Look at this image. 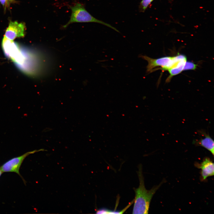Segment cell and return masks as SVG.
Here are the masks:
<instances>
[{
	"label": "cell",
	"instance_id": "11",
	"mask_svg": "<svg viewBox=\"0 0 214 214\" xmlns=\"http://www.w3.org/2000/svg\"><path fill=\"white\" fill-rule=\"evenodd\" d=\"M197 65L194 62L190 61H186L185 62L183 70H195Z\"/></svg>",
	"mask_w": 214,
	"mask_h": 214
},
{
	"label": "cell",
	"instance_id": "13",
	"mask_svg": "<svg viewBox=\"0 0 214 214\" xmlns=\"http://www.w3.org/2000/svg\"><path fill=\"white\" fill-rule=\"evenodd\" d=\"M2 173H3V172H2L1 171V170H0V176L1 175V174H2Z\"/></svg>",
	"mask_w": 214,
	"mask_h": 214
},
{
	"label": "cell",
	"instance_id": "8",
	"mask_svg": "<svg viewBox=\"0 0 214 214\" xmlns=\"http://www.w3.org/2000/svg\"><path fill=\"white\" fill-rule=\"evenodd\" d=\"M186 62H183L176 67L170 69L168 70L169 73V75L167 79V81H169L173 76L179 74L183 70Z\"/></svg>",
	"mask_w": 214,
	"mask_h": 214
},
{
	"label": "cell",
	"instance_id": "12",
	"mask_svg": "<svg viewBox=\"0 0 214 214\" xmlns=\"http://www.w3.org/2000/svg\"><path fill=\"white\" fill-rule=\"evenodd\" d=\"M7 1V0H0V2L3 6H4L6 3Z\"/></svg>",
	"mask_w": 214,
	"mask_h": 214
},
{
	"label": "cell",
	"instance_id": "6",
	"mask_svg": "<svg viewBox=\"0 0 214 214\" xmlns=\"http://www.w3.org/2000/svg\"><path fill=\"white\" fill-rule=\"evenodd\" d=\"M198 133L203 136V138H201L199 139L193 140V144L196 146L202 147L210 151L214 155V142L213 139L210 136L208 133L206 131L201 129L198 131Z\"/></svg>",
	"mask_w": 214,
	"mask_h": 214
},
{
	"label": "cell",
	"instance_id": "5",
	"mask_svg": "<svg viewBox=\"0 0 214 214\" xmlns=\"http://www.w3.org/2000/svg\"><path fill=\"white\" fill-rule=\"evenodd\" d=\"M25 26L23 23L17 21L11 22L5 33V37L13 40L16 37L24 36Z\"/></svg>",
	"mask_w": 214,
	"mask_h": 214
},
{
	"label": "cell",
	"instance_id": "3",
	"mask_svg": "<svg viewBox=\"0 0 214 214\" xmlns=\"http://www.w3.org/2000/svg\"><path fill=\"white\" fill-rule=\"evenodd\" d=\"M139 57L148 62L147 72L149 73L152 72L154 68L158 67H161L163 70H168L170 68L173 58V56H164L154 59L141 55Z\"/></svg>",
	"mask_w": 214,
	"mask_h": 214
},
{
	"label": "cell",
	"instance_id": "2",
	"mask_svg": "<svg viewBox=\"0 0 214 214\" xmlns=\"http://www.w3.org/2000/svg\"><path fill=\"white\" fill-rule=\"evenodd\" d=\"M70 8L71 11L70 18L67 23L62 26V28L63 29H66L73 23L94 22L104 25L119 32L111 25L94 18L86 10L84 5L80 3H76L73 5L70 6Z\"/></svg>",
	"mask_w": 214,
	"mask_h": 214
},
{
	"label": "cell",
	"instance_id": "7",
	"mask_svg": "<svg viewBox=\"0 0 214 214\" xmlns=\"http://www.w3.org/2000/svg\"><path fill=\"white\" fill-rule=\"evenodd\" d=\"M195 165L201 170V174L202 181H205L209 177L214 175V163L209 158H205L200 163L196 162Z\"/></svg>",
	"mask_w": 214,
	"mask_h": 214
},
{
	"label": "cell",
	"instance_id": "10",
	"mask_svg": "<svg viewBox=\"0 0 214 214\" xmlns=\"http://www.w3.org/2000/svg\"><path fill=\"white\" fill-rule=\"evenodd\" d=\"M154 0H142L139 6V9L141 12H144Z\"/></svg>",
	"mask_w": 214,
	"mask_h": 214
},
{
	"label": "cell",
	"instance_id": "9",
	"mask_svg": "<svg viewBox=\"0 0 214 214\" xmlns=\"http://www.w3.org/2000/svg\"><path fill=\"white\" fill-rule=\"evenodd\" d=\"M134 202V200L130 202V204L126 207L124 209L121 211H115L111 210L106 209L102 208L97 210L96 212L97 213L99 214H122Z\"/></svg>",
	"mask_w": 214,
	"mask_h": 214
},
{
	"label": "cell",
	"instance_id": "4",
	"mask_svg": "<svg viewBox=\"0 0 214 214\" xmlns=\"http://www.w3.org/2000/svg\"><path fill=\"white\" fill-rule=\"evenodd\" d=\"M41 150H43V149L29 152L20 156L13 158L4 163L0 167V170L3 173L15 172L21 176L19 170L24 159L29 155Z\"/></svg>",
	"mask_w": 214,
	"mask_h": 214
},
{
	"label": "cell",
	"instance_id": "1",
	"mask_svg": "<svg viewBox=\"0 0 214 214\" xmlns=\"http://www.w3.org/2000/svg\"><path fill=\"white\" fill-rule=\"evenodd\" d=\"M139 181L138 188L134 191L135 197L134 199L133 214H147L151 200L156 191L166 181L164 179L158 185L154 186L150 190H147L144 185L142 167L139 166L138 172Z\"/></svg>",
	"mask_w": 214,
	"mask_h": 214
}]
</instances>
